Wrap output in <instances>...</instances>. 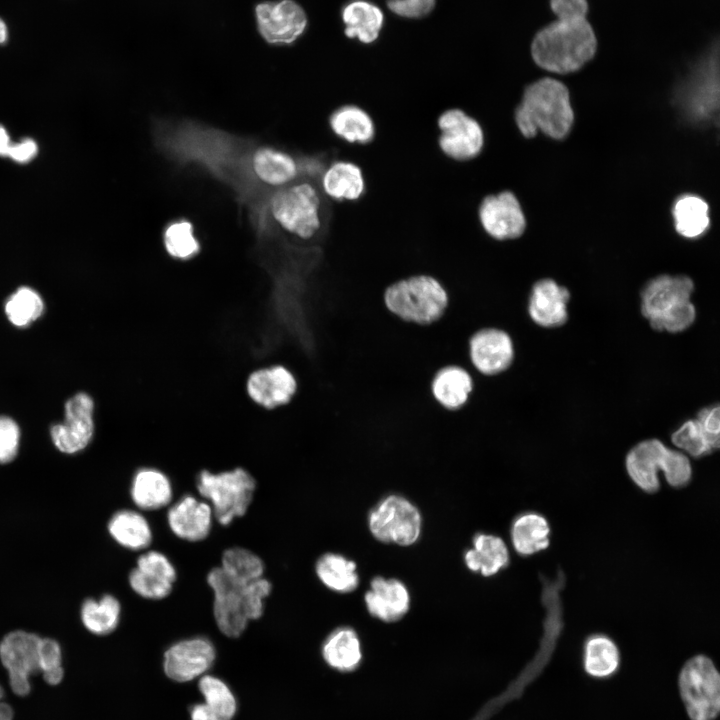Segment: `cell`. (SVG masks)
Masks as SVG:
<instances>
[{
	"instance_id": "obj_24",
	"label": "cell",
	"mask_w": 720,
	"mask_h": 720,
	"mask_svg": "<svg viewBox=\"0 0 720 720\" xmlns=\"http://www.w3.org/2000/svg\"><path fill=\"white\" fill-rule=\"evenodd\" d=\"M328 123L337 138L351 145H368L377 135L373 116L358 104L340 105L330 114Z\"/></svg>"
},
{
	"instance_id": "obj_46",
	"label": "cell",
	"mask_w": 720,
	"mask_h": 720,
	"mask_svg": "<svg viewBox=\"0 0 720 720\" xmlns=\"http://www.w3.org/2000/svg\"><path fill=\"white\" fill-rule=\"evenodd\" d=\"M39 154V145L32 137H23L13 141L7 158L12 162L25 165L32 162Z\"/></svg>"
},
{
	"instance_id": "obj_41",
	"label": "cell",
	"mask_w": 720,
	"mask_h": 720,
	"mask_svg": "<svg viewBox=\"0 0 720 720\" xmlns=\"http://www.w3.org/2000/svg\"><path fill=\"white\" fill-rule=\"evenodd\" d=\"M673 444L694 458L707 456L719 448L704 433L696 419L685 421L671 435Z\"/></svg>"
},
{
	"instance_id": "obj_48",
	"label": "cell",
	"mask_w": 720,
	"mask_h": 720,
	"mask_svg": "<svg viewBox=\"0 0 720 720\" xmlns=\"http://www.w3.org/2000/svg\"><path fill=\"white\" fill-rule=\"evenodd\" d=\"M12 142L8 129L0 124V158H7Z\"/></svg>"
},
{
	"instance_id": "obj_5",
	"label": "cell",
	"mask_w": 720,
	"mask_h": 720,
	"mask_svg": "<svg viewBox=\"0 0 720 720\" xmlns=\"http://www.w3.org/2000/svg\"><path fill=\"white\" fill-rule=\"evenodd\" d=\"M385 307L404 322L430 325L444 314L448 296L434 277L419 274L389 285L383 295Z\"/></svg>"
},
{
	"instance_id": "obj_43",
	"label": "cell",
	"mask_w": 720,
	"mask_h": 720,
	"mask_svg": "<svg viewBox=\"0 0 720 720\" xmlns=\"http://www.w3.org/2000/svg\"><path fill=\"white\" fill-rule=\"evenodd\" d=\"M663 474L669 486L677 489L686 487L692 478V466L687 454L668 448Z\"/></svg>"
},
{
	"instance_id": "obj_15",
	"label": "cell",
	"mask_w": 720,
	"mask_h": 720,
	"mask_svg": "<svg viewBox=\"0 0 720 720\" xmlns=\"http://www.w3.org/2000/svg\"><path fill=\"white\" fill-rule=\"evenodd\" d=\"M255 15L261 36L270 44H292L307 27L306 13L294 0L261 2Z\"/></svg>"
},
{
	"instance_id": "obj_9",
	"label": "cell",
	"mask_w": 720,
	"mask_h": 720,
	"mask_svg": "<svg viewBox=\"0 0 720 720\" xmlns=\"http://www.w3.org/2000/svg\"><path fill=\"white\" fill-rule=\"evenodd\" d=\"M368 526L373 537L382 543L409 546L420 537L422 517L407 498L392 494L371 509Z\"/></svg>"
},
{
	"instance_id": "obj_7",
	"label": "cell",
	"mask_w": 720,
	"mask_h": 720,
	"mask_svg": "<svg viewBox=\"0 0 720 720\" xmlns=\"http://www.w3.org/2000/svg\"><path fill=\"white\" fill-rule=\"evenodd\" d=\"M270 213L285 231L301 240H310L321 228V199L309 181L288 184L269 201Z\"/></svg>"
},
{
	"instance_id": "obj_25",
	"label": "cell",
	"mask_w": 720,
	"mask_h": 720,
	"mask_svg": "<svg viewBox=\"0 0 720 720\" xmlns=\"http://www.w3.org/2000/svg\"><path fill=\"white\" fill-rule=\"evenodd\" d=\"M198 688L204 702L190 709L191 720H232L237 712V700L231 688L220 678L204 674Z\"/></svg>"
},
{
	"instance_id": "obj_14",
	"label": "cell",
	"mask_w": 720,
	"mask_h": 720,
	"mask_svg": "<svg viewBox=\"0 0 720 720\" xmlns=\"http://www.w3.org/2000/svg\"><path fill=\"white\" fill-rule=\"evenodd\" d=\"M216 649L210 639L194 636L170 645L163 654V671L174 682L185 683L206 674L214 665Z\"/></svg>"
},
{
	"instance_id": "obj_47",
	"label": "cell",
	"mask_w": 720,
	"mask_h": 720,
	"mask_svg": "<svg viewBox=\"0 0 720 720\" xmlns=\"http://www.w3.org/2000/svg\"><path fill=\"white\" fill-rule=\"evenodd\" d=\"M696 421L712 442L719 446L720 414L717 404L701 409Z\"/></svg>"
},
{
	"instance_id": "obj_4",
	"label": "cell",
	"mask_w": 720,
	"mask_h": 720,
	"mask_svg": "<svg viewBox=\"0 0 720 720\" xmlns=\"http://www.w3.org/2000/svg\"><path fill=\"white\" fill-rule=\"evenodd\" d=\"M693 291L694 283L688 276H657L641 291V313L656 331L682 332L696 318L690 301Z\"/></svg>"
},
{
	"instance_id": "obj_49",
	"label": "cell",
	"mask_w": 720,
	"mask_h": 720,
	"mask_svg": "<svg viewBox=\"0 0 720 720\" xmlns=\"http://www.w3.org/2000/svg\"><path fill=\"white\" fill-rule=\"evenodd\" d=\"M3 695H4V691L0 685V699L3 697ZM12 718H13L12 708L8 704L0 702V720H12Z\"/></svg>"
},
{
	"instance_id": "obj_18",
	"label": "cell",
	"mask_w": 720,
	"mask_h": 720,
	"mask_svg": "<svg viewBox=\"0 0 720 720\" xmlns=\"http://www.w3.org/2000/svg\"><path fill=\"white\" fill-rule=\"evenodd\" d=\"M94 403L86 393H78L65 404V422L52 426L50 434L56 448L66 454L84 449L94 433Z\"/></svg>"
},
{
	"instance_id": "obj_10",
	"label": "cell",
	"mask_w": 720,
	"mask_h": 720,
	"mask_svg": "<svg viewBox=\"0 0 720 720\" xmlns=\"http://www.w3.org/2000/svg\"><path fill=\"white\" fill-rule=\"evenodd\" d=\"M437 146L449 160L465 163L480 156L485 133L480 122L459 107L443 110L436 119Z\"/></svg>"
},
{
	"instance_id": "obj_21",
	"label": "cell",
	"mask_w": 720,
	"mask_h": 720,
	"mask_svg": "<svg viewBox=\"0 0 720 720\" xmlns=\"http://www.w3.org/2000/svg\"><path fill=\"white\" fill-rule=\"evenodd\" d=\"M668 451L658 439L644 440L636 444L626 455L625 467L630 479L645 493L660 489L658 471L663 472Z\"/></svg>"
},
{
	"instance_id": "obj_51",
	"label": "cell",
	"mask_w": 720,
	"mask_h": 720,
	"mask_svg": "<svg viewBox=\"0 0 720 720\" xmlns=\"http://www.w3.org/2000/svg\"><path fill=\"white\" fill-rule=\"evenodd\" d=\"M286 419H287V417H286ZM287 421H288V420H287ZM288 423H289V422H288ZM289 424H290V423H289ZM290 426H291V425H290ZM291 427H292V426H291ZM292 428H293V427H292ZM293 429H294V428H293ZM294 430H295V429H294ZM295 431H297V430H295ZM297 432H298V431H297ZM299 433H300V432H299ZM300 434H302V433H300ZM303 435H304V434H303Z\"/></svg>"
},
{
	"instance_id": "obj_11",
	"label": "cell",
	"mask_w": 720,
	"mask_h": 720,
	"mask_svg": "<svg viewBox=\"0 0 720 720\" xmlns=\"http://www.w3.org/2000/svg\"><path fill=\"white\" fill-rule=\"evenodd\" d=\"M38 634L25 630L7 633L0 642V660L9 674L12 691L26 696L31 675L40 672V642Z\"/></svg>"
},
{
	"instance_id": "obj_16",
	"label": "cell",
	"mask_w": 720,
	"mask_h": 720,
	"mask_svg": "<svg viewBox=\"0 0 720 720\" xmlns=\"http://www.w3.org/2000/svg\"><path fill=\"white\" fill-rule=\"evenodd\" d=\"M177 579L176 568L162 552L148 550L136 560L128 575L130 588L147 600H162L172 591Z\"/></svg>"
},
{
	"instance_id": "obj_38",
	"label": "cell",
	"mask_w": 720,
	"mask_h": 720,
	"mask_svg": "<svg viewBox=\"0 0 720 720\" xmlns=\"http://www.w3.org/2000/svg\"><path fill=\"white\" fill-rule=\"evenodd\" d=\"M219 566L228 576L242 582H252L264 577L263 560L256 553L243 547L226 549Z\"/></svg>"
},
{
	"instance_id": "obj_1",
	"label": "cell",
	"mask_w": 720,
	"mask_h": 720,
	"mask_svg": "<svg viewBox=\"0 0 720 720\" xmlns=\"http://www.w3.org/2000/svg\"><path fill=\"white\" fill-rule=\"evenodd\" d=\"M597 40L583 15H562L535 36L531 53L544 70L569 73L581 68L595 54Z\"/></svg>"
},
{
	"instance_id": "obj_45",
	"label": "cell",
	"mask_w": 720,
	"mask_h": 720,
	"mask_svg": "<svg viewBox=\"0 0 720 720\" xmlns=\"http://www.w3.org/2000/svg\"><path fill=\"white\" fill-rule=\"evenodd\" d=\"M387 7L400 17L419 18L429 14L435 0H387Z\"/></svg>"
},
{
	"instance_id": "obj_35",
	"label": "cell",
	"mask_w": 720,
	"mask_h": 720,
	"mask_svg": "<svg viewBox=\"0 0 720 720\" xmlns=\"http://www.w3.org/2000/svg\"><path fill=\"white\" fill-rule=\"evenodd\" d=\"M120 617L121 604L112 594L102 595L99 599L87 598L81 604V622L95 635L112 633L119 625Z\"/></svg>"
},
{
	"instance_id": "obj_31",
	"label": "cell",
	"mask_w": 720,
	"mask_h": 720,
	"mask_svg": "<svg viewBox=\"0 0 720 720\" xmlns=\"http://www.w3.org/2000/svg\"><path fill=\"white\" fill-rule=\"evenodd\" d=\"M251 169L263 183L283 186L296 179L299 164L290 154L271 147H261L251 156Z\"/></svg>"
},
{
	"instance_id": "obj_30",
	"label": "cell",
	"mask_w": 720,
	"mask_h": 720,
	"mask_svg": "<svg viewBox=\"0 0 720 720\" xmlns=\"http://www.w3.org/2000/svg\"><path fill=\"white\" fill-rule=\"evenodd\" d=\"M345 25V35L361 43L375 42L384 24V14L374 3L366 0H353L341 10Z\"/></svg>"
},
{
	"instance_id": "obj_19",
	"label": "cell",
	"mask_w": 720,
	"mask_h": 720,
	"mask_svg": "<svg viewBox=\"0 0 720 720\" xmlns=\"http://www.w3.org/2000/svg\"><path fill=\"white\" fill-rule=\"evenodd\" d=\"M214 514L211 505L193 495H184L171 505L167 523L171 532L188 542L206 539L212 529Z\"/></svg>"
},
{
	"instance_id": "obj_20",
	"label": "cell",
	"mask_w": 720,
	"mask_h": 720,
	"mask_svg": "<svg viewBox=\"0 0 720 720\" xmlns=\"http://www.w3.org/2000/svg\"><path fill=\"white\" fill-rule=\"evenodd\" d=\"M568 289L546 278L535 282L528 297L527 311L530 319L545 328L562 326L568 319Z\"/></svg>"
},
{
	"instance_id": "obj_28",
	"label": "cell",
	"mask_w": 720,
	"mask_h": 720,
	"mask_svg": "<svg viewBox=\"0 0 720 720\" xmlns=\"http://www.w3.org/2000/svg\"><path fill=\"white\" fill-rule=\"evenodd\" d=\"M472 543L473 548L464 554L465 565L472 572L490 577L509 565V550L501 537L479 532L473 536Z\"/></svg>"
},
{
	"instance_id": "obj_39",
	"label": "cell",
	"mask_w": 720,
	"mask_h": 720,
	"mask_svg": "<svg viewBox=\"0 0 720 720\" xmlns=\"http://www.w3.org/2000/svg\"><path fill=\"white\" fill-rule=\"evenodd\" d=\"M43 311L40 295L29 287H20L7 300L5 313L12 324L25 327L35 321Z\"/></svg>"
},
{
	"instance_id": "obj_3",
	"label": "cell",
	"mask_w": 720,
	"mask_h": 720,
	"mask_svg": "<svg viewBox=\"0 0 720 720\" xmlns=\"http://www.w3.org/2000/svg\"><path fill=\"white\" fill-rule=\"evenodd\" d=\"M514 119L526 138L534 137L538 131L553 139L564 138L574 122L567 87L552 78H543L528 85L515 109Z\"/></svg>"
},
{
	"instance_id": "obj_27",
	"label": "cell",
	"mask_w": 720,
	"mask_h": 720,
	"mask_svg": "<svg viewBox=\"0 0 720 720\" xmlns=\"http://www.w3.org/2000/svg\"><path fill=\"white\" fill-rule=\"evenodd\" d=\"M551 528L541 513L525 511L512 521L510 537L515 552L528 557L546 550L550 545Z\"/></svg>"
},
{
	"instance_id": "obj_37",
	"label": "cell",
	"mask_w": 720,
	"mask_h": 720,
	"mask_svg": "<svg viewBox=\"0 0 720 720\" xmlns=\"http://www.w3.org/2000/svg\"><path fill=\"white\" fill-rule=\"evenodd\" d=\"M676 231L687 238L701 235L709 225L708 205L700 197L686 195L674 205Z\"/></svg>"
},
{
	"instance_id": "obj_23",
	"label": "cell",
	"mask_w": 720,
	"mask_h": 720,
	"mask_svg": "<svg viewBox=\"0 0 720 720\" xmlns=\"http://www.w3.org/2000/svg\"><path fill=\"white\" fill-rule=\"evenodd\" d=\"M323 192L338 202H355L366 192V179L362 167L349 159L331 162L320 177Z\"/></svg>"
},
{
	"instance_id": "obj_32",
	"label": "cell",
	"mask_w": 720,
	"mask_h": 720,
	"mask_svg": "<svg viewBox=\"0 0 720 720\" xmlns=\"http://www.w3.org/2000/svg\"><path fill=\"white\" fill-rule=\"evenodd\" d=\"M473 388L470 373L460 366L450 365L441 368L431 382L434 399L445 409L456 410L462 407Z\"/></svg>"
},
{
	"instance_id": "obj_26",
	"label": "cell",
	"mask_w": 720,
	"mask_h": 720,
	"mask_svg": "<svg viewBox=\"0 0 720 720\" xmlns=\"http://www.w3.org/2000/svg\"><path fill=\"white\" fill-rule=\"evenodd\" d=\"M130 497L142 511H155L168 506L173 499L170 478L155 467H141L133 475Z\"/></svg>"
},
{
	"instance_id": "obj_6",
	"label": "cell",
	"mask_w": 720,
	"mask_h": 720,
	"mask_svg": "<svg viewBox=\"0 0 720 720\" xmlns=\"http://www.w3.org/2000/svg\"><path fill=\"white\" fill-rule=\"evenodd\" d=\"M196 488L211 505L214 519L227 526L246 514L254 497L256 480L243 467L220 472L203 469L197 475Z\"/></svg>"
},
{
	"instance_id": "obj_29",
	"label": "cell",
	"mask_w": 720,
	"mask_h": 720,
	"mask_svg": "<svg viewBox=\"0 0 720 720\" xmlns=\"http://www.w3.org/2000/svg\"><path fill=\"white\" fill-rule=\"evenodd\" d=\"M107 530L117 544L131 551H144L153 540L148 520L136 510L116 511L109 519Z\"/></svg>"
},
{
	"instance_id": "obj_12",
	"label": "cell",
	"mask_w": 720,
	"mask_h": 720,
	"mask_svg": "<svg viewBox=\"0 0 720 720\" xmlns=\"http://www.w3.org/2000/svg\"><path fill=\"white\" fill-rule=\"evenodd\" d=\"M477 218L481 229L492 240L517 239L526 228L521 204L509 190L484 196L477 208Z\"/></svg>"
},
{
	"instance_id": "obj_44",
	"label": "cell",
	"mask_w": 720,
	"mask_h": 720,
	"mask_svg": "<svg viewBox=\"0 0 720 720\" xmlns=\"http://www.w3.org/2000/svg\"><path fill=\"white\" fill-rule=\"evenodd\" d=\"M20 431L10 418L0 416V464L14 460L19 448Z\"/></svg>"
},
{
	"instance_id": "obj_17",
	"label": "cell",
	"mask_w": 720,
	"mask_h": 720,
	"mask_svg": "<svg viewBox=\"0 0 720 720\" xmlns=\"http://www.w3.org/2000/svg\"><path fill=\"white\" fill-rule=\"evenodd\" d=\"M469 357L480 374L499 375L508 370L514 361L513 340L508 332L499 328L479 329L469 339Z\"/></svg>"
},
{
	"instance_id": "obj_8",
	"label": "cell",
	"mask_w": 720,
	"mask_h": 720,
	"mask_svg": "<svg viewBox=\"0 0 720 720\" xmlns=\"http://www.w3.org/2000/svg\"><path fill=\"white\" fill-rule=\"evenodd\" d=\"M679 689L692 720H713L720 710V677L704 655L689 659L679 676Z\"/></svg>"
},
{
	"instance_id": "obj_22",
	"label": "cell",
	"mask_w": 720,
	"mask_h": 720,
	"mask_svg": "<svg viewBox=\"0 0 720 720\" xmlns=\"http://www.w3.org/2000/svg\"><path fill=\"white\" fill-rule=\"evenodd\" d=\"M364 602L371 616L385 622H394L408 612L410 594L400 580L376 576L370 582Z\"/></svg>"
},
{
	"instance_id": "obj_50",
	"label": "cell",
	"mask_w": 720,
	"mask_h": 720,
	"mask_svg": "<svg viewBox=\"0 0 720 720\" xmlns=\"http://www.w3.org/2000/svg\"><path fill=\"white\" fill-rule=\"evenodd\" d=\"M9 32L5 21L0 18V45L5 44L8 41Z\"/></svg>"
},
{
	"instance_id": "obj_2",
	"label": "cell",
	"mask_w": 720,
	"mask_h": 720,
	"mask_svg": "<svg viewBox=\"0 0 720 720\" xmlns=\"http://www.w3.org/2000/svg\"><path fill=\"white\" fill-rule=\"evenodd\" d=\"M207 583L213 594L216 625L229 638L239 637L250 621L263 615L265 599L272 591V584L265 577L242 582L228 576L220 566L209 571Z\"/></svg>"
},
{
	"instance_id": "obj_13",
	"label": "cell",
	"mask_w": 720,
	"mask_h": 720,
	"mask_svg": "<svg viewBox=\"0 0 720 720\" xmlns=\"http://www.w3.org/2000/svg\"><path fill=\"white\" fill-rule=\"evenodd\" d=\"M249 400L256 406L273 411L290 403L297 392L294 373L281 363L264 365L251 370L244 384Z\"/></svg>"
},
{
	"instance_id": "obj_36",
	"label": "cell",
	"mask_w": 720,
	"mask_h": 720,
	"mask_svg": "<svg viewBox=\"0 0 720 720\" xmlns=\"http://www.w3.org/2000/svg\"><path fill=\"white\" fill-rule=\"evenodd\" d=\"M620 654L615 642L604 634L589 636L584 644V667L594 677H607L618 668Z\"/></svg>"
},
{
	"instance_id": "obj_42",
	"label": "cell",
	"mask_w": 720,
	"mask_h": 720,
	"mask_svg": "<svg viewBox=\"0 0 720 720\" xmlns=\"http://www.w3.org/2000/svg\"><path fill=\"white\" fill-rule=\"evenodd\" d=\"M40 672L43 674L44 680L50 685H56L63 679L62 650L55 639L41 638Z\"/></svg>"
},
{
	"instance_id": "obj_40",
	"label": "cell",
	"mask_w": 720,
	"mask_h": 720,
	"mask_svg": "<svg viewBox=\"0 0 720 720\" xmlns=\"http://www.w3.org/2000/svg\"><path fill=\"white\" fill-rule=\"evenodd\" d=\"M163 239L169 256L178 260L191 259L200 251V244L194 236L192 224L186 220L168 225Z\"/></svg>"
},
{
	"instance_id": "obj_33",
	"label": "cell",
	"mask_w": 720,
	"mask_h": 720,
	"mask_svg": "<svg viewBox=\"0 0 720 720\" xmlns=\"http://www.w3.org/2000/svg\"><path fill=\"white\" fill-rule=\"evenodd\" d=\"M322 657L338 671L355 670L362 659L361 643L355 630L339 627L332 631L322 645Z\"/></svg>"
},
{
	"instance_id": "obj_34",
	"label": "cell",
	"mask_w": 720,
	"mask_h": 720,
	"mask_svg": "<svg viewBox=\"0 0 720 720\" xmlns=\"http://www.w3.org/2000/svg\"><path fill=\"white\" fill-rule=\"evenodd\" d=\"M356 563L343 555L325 553L317 560L315 572L330 590L339 593L354 591L359 584Z\"/></svg>"
}]
</instances>
